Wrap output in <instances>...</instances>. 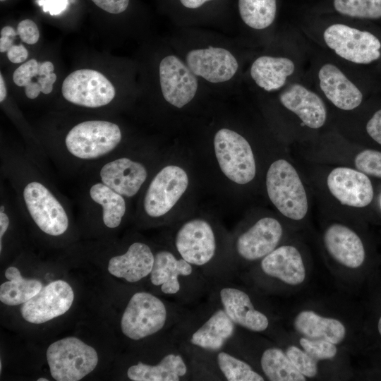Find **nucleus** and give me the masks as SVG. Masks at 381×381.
<instances>
[{
    "instance_id": "f257e3e1",
    "label": "nucleus",
    "mask_w": 381,
    "mask_h": 381,
    "mask_svg": "<svg viewBox=\"0 0 381 381\" xmlns=\"http://www.w3.org/2000/svg\"><path fill=\"white\" fill-rule=\"evenodd\" d=\"M1 176L17 207L44 234L60 237L71 226V207L49 178L47 167L22 148L1 147Z\"/></svg>"
},
{
    "instance_id": "f03ea898",
    "label": "nucleus",
    "mask_w": 381,
    "mask_h": 381,
    "mask_svg": "<svg viewBox=\"0 0 381 381\" xmlns=\"http://www.w3.org/2000/svg\"><path fill=\"white\" fill-rule=\"evenodd\" d=\"M123 133L113 121L89 119L70 127L62 137L41 143L47 159L64 174L81 175L121 149Z\"/></svg>"
},
{
    "instance_id": "7ed1b4c3",
    "label": "nucleus",
    "mask_w": 381,
    "mask_h": 381,
    "mask_svg": "<svg viewBox=\"0 0 381 381\" xmlns=\"http://www.w3.org/2000/svg\"><path fill=\"white\" fill-rule=\"evenodd\" d=\"M207 299L206 303L188 309L171 332L176 343L190 358L193 367L230 346L238 327L218 303Z\"/></svg>"
},
{
    "instance_id": "20e7f679",
    "label": "nucleus",
    "mask_w": 381,
    "mask_h": 381,
    "mask_svg": "<svg viewBox=\"0 0 381 381\" xmlns=\"http://www.w3.org/2000/svg\"><path fill=\"white\" fill-rule=\"evenodd\" d=\"M313 45L354 73L381 58V40L371 31L344 21L303 26L298 30Z\"/></svg>"
},
{
    "instance_id": "39448f33",
    "label": "nucleus",
    "mask_w": 381,
    "mask_h": 381,
    "mask_svg": "<svg viewBox=\"0 0 381 381\" xmlns=\"http://www.w3.org/2000/svg\"><path fill=\"white\" fill-rule=\"evenodd\" d=\"M309 54V44L302 34L298 30H286L277 51L260 54L252 61L250 78L258 89L275 95L306 75Z\"/></svg>"
},
{
    "instance_id": "423d86ee",
    "label": "nucleus",
    "mask_w": 381,
    "mask_h": 381,
    "mask_svg": "<svg viewBox=\"0 0 381 381\" xmlns=\"http://www.w3.org/2000/svg\"><path fill=\"white\" fill-rule=\"evenodd\" d=\"M174 250L211 284L231 280L234 261L221 256L218 235L210 222L196 218L183 223L173 238Z\"/></svg>"
},
{
    "instance_id": "0eeeda50",
    "label": "nucleus",
    "mask_w": 381,
    "mask_h": 381,
    "mask_svg": "<svg viewBox=\"0 0 381 381\" xmlns=\"http://www.w3.org/2000/svg\"><path fill=\"white\" fill-rule=\"evenodd\" d=\"M150 282L161 294L180 305L197 304L208 296L211 284L195 267L175 250L162 248L155 252Z\"/></svg>"
},
{
    "instance_id": "6e6552de",
    "label": "nucleus",
    "mask_w": 381,
    "mask_h": 381,
    "mask_svg": "<svg viewBox=\"0 0 381 381\" xmlns=\"http://www.w3.org/2000/svg\"><path fill=\"white\" fill-rule=\"evenodd\" d=\"M308 44L310 54L306 73L308 81L325 101L337 109L350 111L358 108L363 102V93L353 73L309 42Z\"/></svg>"
},
{
    "instance_id": "1a4fd4ad",
    "label": "nucleus",
    "mask_w": 381,
    "mask_h": 381,
    "mask_svg": "<svg viewBox=\"0 0 381 381\" xmlns=\"http://www.w3.org/2000/svg\"><path fill=\"white\" fill-rule=\"evenodd\" d=\"M188 308L174 301H164L155 294L138 291L132 295L122 314L121 329L128 339L138 341L170 329Z\"/></svg>"
},
{
    "instance_id": "9d476101",
    "label": "nucleus",
    "mask_w": 381,
    "mask_h": 381,
    "mask_svg": "<svg viewBox=\"0 0 381 381\" xmlns=\"http://www.w3.org/2000/svg\"><path fill=\"white\" fill-rule=\"evenodd\" d=\"M123 150L87 168L80 176L99 181L129 199L136 196L149 178L146 164Z\"/></svg>"
},
{
    "instance_id": "9b49d317",
    "label": "nucleus",
    "mask_w": 381,
    "mask_h": 381,
    "mask_svg": "<svg viewBox=\"0 0 381 381\" xmlns=\"http://www.w3.org/2000/svg\"><path fill=\"white\" fill-rule=\"evenodd\" d=\"M268 197L278 211L289 219L301 220L308 210V198L296 169L279 159L271 164L266 175Z\"/></svg>"
},
{
    "instance_id": "f8f14e48",
    "label": "nucleus",
    "mask_w": 381,
    "mask_h": 381,
    "mask_svg": "<svg viewBox=\"0 0 381 381\" xmlns=\"http://www.w3.org/2000/svg\"><path fill=\"white\" fill-rule=\"evenodd\" d=\"M78 194V208L87 219H95L105 229L119 227L128 212V198L99 181L83 178Z\"/></svg>"
},
{
    "instance_id": "ddd939ff",
    "label": "nucleus",
    "mask_w": 381,
    "mask_h": 381,
    "mask_svg": "<svg viewBox=\"0 0 381 381\" xmlns=\"http://www.w3.org/2000/svg\"><path fill=\"white\" fill-rule=\"evenodd\" d=\"M52 377L57 381H78L91 373L98 363L94 348L73 337L52 343L47 350Z\"/></svg>"
},
{
    "instance_id": "4468645a",
    "label": "nucleus",
    "mask_w": 381,
    "mask_h": 381,
    "mask_svg": "<svg viewBox=\"0 0 381 381\" xmlns=\"http://www.w3.org/2000/svg\"><path fill=\"white\" fill-rule=\"evenodd\" d=\"M213 143L219 168L229 180L244 185L255 178L254 155L248 141L242 135L223 128L215 133Z\"/></svg>"
},
{
    "instance_id": "2eb2a0df",
    "label": "nucleus",
    "mask_w": 381,
    "mask_h": 381,
    "mask_svg": "<svg viewBox=\"0 0 381 381\" xmlns=\"http://www.w3.org/2000/svg\"><path fill=\"white\" fill-rule=\"evenodd\" d=\"M189 183L187 173L176 165H167L150 179L141 201L143 214L157 219L167 214L186 192Z\"/></svg>"
},
{
    "instance_id": "dca6fc26",
    "label": "nucleus",
    "mask_w": 381,
    "mask_h": 381,
    "mask_svg": "<svg viewBox=\"0 0 381 381\" xmlns=\"http://www.w3.org/2000/svg\"><path fill=\"white\" fill-rule=\"evenodd\" d=\"M280 106L310 129L322 128L327 120L325 99L308 81L306 75L274 95Z\"/></svg>"
},
{
    "instance_id": "f3484780",
    "label": "nucleus",
    "mask_w": 381,
    "mask_h": 381,
    "mask_svg": "<svg viewBox=\"0 0 381 381\" xmlns=\"http://www.w3.org/2000/svg\"><path fill=\"white\" fill-rule=\"evenodd\" d=\"M207 297L218 303L237 327L263 332L270 326L268 317L255 307L249 294L231 280L213 284Z\"/></svg>"
},
{
    "instance_id": "a211bd4d",
    "label": "nucleus",
    "mask_w": 381,
    "mask_h": 381,
    "mask_svg": "<svg viewBox=\"0 0 381 381\" xmlns=\"http://www.w3.org/2000/svg\"><path fill=\"white\" fill-rule=\"evenodd\" d=\"M61 93L73 104L96 109L109 104L114 99L116 91L112 83L100 72L80 69L65 78Z\"/></svg>"
},
{
    "instance_id": "6ab92c4d",
    "label": "nucleus",
    "mask_w": 381,
    "mask_h": 381,
    "mask_svg": "<svg viewBox=\"0 0 381 381\" xmlns=\"http://www.w3.org/2000/svg\"><path fill=\"white\" fill-rule=\"evenodd\" d=\"M159 85L164 100L181 109L189 104L198 89V77L175 54L164 56L159 65Z\"/></svg>"
},
{
    "instance_id": "aec40b11",
    "label": "nucleus",
    "mask_w": 381,
    "mask_h": 381,
    "mask_svg": "<svg viewBox=\"0 0 381 381\" xmlns=\"http://www.w3.org/2000/svg\"><path fill=\"white\" fill-rule=\"evenodd\" d=\"M184 61L198 78L211 83L232 80L240 66L237 58L229 49L214 46L189 50Z\"/></svg>"
},
{
    "instance_id": "412c9836",
    "label": "nucleus",
    "mask_w": 381,
    "mask_h": 381,
    "mask_svg": "<svg viewBox=\"0 0 381 381\" xmlns=\"http://www.w3.org/2000/svg\"><path fill=\"white\" fill-rule=\"evenodd\" d=\"M196 380L264 381L265 377L229 346L194 366Z\"/></svg>"
},
{
    "instance_id": "4be33fe9",
    "label": "nucleus",
    "mask_w": 381,
    "mask_h": 381,
    "mask_svg": "<svg viewBox=\"0 0 381 381\" xmlns=\"http://www.w3.org/2000/svg\"><path fill=\"white\" fill-rule=\"evenodd\" d=\"M74 299L71 286L65 281L49 283L23 303L20 313L28 322L41 324L66 313Z\"/></svg>"
},
{
    "instance_id": "5701e85b",
    "label": "nucleus",
    "mask_w": 381,
    "mask_h": 381,
    "mask_svg": "<svg viewBox=\"0 0 381 381\" xmlns=\"http://www.w3.org/2000/svg\"><path fill=\"white\" fill-rule=\"evenodd\" d=\"M282 234L283 228L277 219L262 217L236 238L234 255L246 262L261 260L277 247Z\"/></svg>"
},
{
    "instance_id": "b1692460",
    "label": "nucleus",
    "mask_w": 381,
    "mask_h": 381,
    "mask_svg": "<svg viewBox=\"0 0 381 381\" xmlns=\"http://www.w3.org/2000/svg\"><path fill=\"white\" fill-rule=\"evenodd\" d=\"M330 193L341 204L353 207L368 205L373 198V188L368 176L349 167H336L327 176Z\"/></svg>"
},
{
    "instance_id": "393cba45",
    "label": "nucleus",
    "mask_w": 381,
    "mask_h": 381,
    "mask_svg": "<svg viewBox=\"0 0 381 381\" xmlns=\"http://www.w3.org/2000/svg\"><path fill=\"white\" fill-rule=\"evenodd\" d=\"M155 260V252L147 243L136 241L124 253L111 257L108 263L109 273L127 282L136 283L150 276Z\"/></svg>"
},
{
    "instance_id": "a878e982",
    "label": "nucleus",
    "mask_w": 381,
    "mask_h": 381,
    "mask_svg": "<svg viewBox=\"0 0 381 381\" xmlns=\"http://www.w3.org/2000/svg\"><path fill=\"white\" fill-rule=\"evenodd\" d=\"M323 240L329 254L339 264L355 269L363 263L365 253L362 241L346 226L331 224L325 230Z\"/></svg>"
},
{
    "instance_id": "bb28decb",
    "label": "nucleus",
    "mask_w": 381,
    "mask_h": 381,
    "mask_svg": "<svg viewBox=\"0 0 381 381\" xmlns=\"http://www.w3.org/2000/svg\"><path fill=\"white\" fill-rule=\"evenodd\" d=\"M260 267L265 276L289 285H298L306 278L302 256L292 246L277 247L261 259Z\"/></svg>"
},
{
    "instance_id": "cd10ccee",
    "label": "nucleus",
    "mask_w": 381,
    "mask_h": 381,
    "mask_svg": "<svg viewBox=\"0 0 381 381\" xmlns=\"http://www.w3.org/2000/svg\"><path fill=\"white\" fill-rule=\"evenodd\" d=\"M54 65L46 61L38 62L32 59L20 65L13 73L14 83L25 87V93L28 99H36L40 92L49 94L56 80L54 73Z\"/></svg>"
},
{
    "instance_id": "c85d7f7f",
    "label": "nucleus",
    "mask_w": 381,
    "mask_h": 381,
    "mask_svg": "<svg viewBox=\"0 0 381 381\" xmlns=\"http://www.w3.org/2000/svg\"><path fill=\"white\" fill-rule=\"evenodd\" d=\"M295 329L308 339H325L334 344L345 338L346 328L339 320L324 318L312 310H303L294 319Z\"/></svg>"
},
{
    "instance_id": "c756f323",
    "label": "nucleus",
    "mask_w": 381,
    "mask_h": 381,
    "mask_svg": "<svg viewBox=\"0 0 381 381\" xmlns=\"http://www.w3.org/2000/svg\"><path fill=\"white\" fill-rule=\"evenodd\" d=\"M7 282L1 284L0 301L8 306L23 304L35 296L42 288L35 279L23 278L19 270L11 266L5 271Z\"/></svg>"
},
{
    "instance_id": "7c9ffc66",
    "label": "nucleus",
    "mask_w": 381,
    "mask_h": 381,
    "mask_svg": "<svg viewBox=\"0 0 381 381\" xmlns=\"http://www.w3.org/2000/svg\"><path fill=\"white\" fill-rule=\"evenodd\" d=\"M238 8L241 20L253 31H267L276 20L277 0H238Z\"/></svg>"
},
{
    "instance_id": "2f4dec72",
    "label": "nucleus",
    "mask_w": 381,
    "mask_h": 381,
    "mask_svg": "<svg viewBox=\"0 0 381 381\" xmlns=\"http://www.w3.org/2000/svg\"><path fill=\"white\" fill-rule=\"evenodd\" d=\"M261 370L270 381H305L306 377L293 365L286 352L277 347L265 349L260 358Z\"/></svg>"
},
{
    "instance_id": "473e14b6",
    "label": "nucleus",
    "mask_w": 381,
    "mask_h": 381,
    "mask_svg": "<svg viewBox=\"0 0 381 381\" xmlns=\"http://www.w3.org/2000/svg\"><path fill=\"white\" fill-rule=\"evenodd\" d=\"M332 4L338 14L348 18H381V0H332Z\"/></svg>"
},
{
    "instance_id": "72a5a7b5",
    "label": "nucleus",
    "mask_w": 381,
    "mask_h": 381,
    "mask_svg": "<svg viewBox=\"0 0 381 381\" xmlns=\"http://www.w3.org/2000/svg\"><path fill=\"white\" fill-rule=\"evenodd\" d=\"M303 349L318 362L334 358L337 349L334 344L325 340L302 337L299 340Z\"/></svg>"
},
{
    "instance_id": "f704fd0d",
    "label": "nucleus",
    "mask_w": 381,
    "mask_h": 381,
    "mask_svg": "<svg viewBox=\"0 0 381 381\" xmlns=\"http://www.w3.org/2000/svg\"><path fill=\"white\" fill-rule=\"evenodd\" d=\"M286 353L296 368L305 377H314L318 373V361L304 350L296 346H290Z\"/></svg>"
},
{
    "instance_id": "c9c22d12",
    "label": "nucleus",
    "mask_w": 381,
    "mask_h": 381,
    "mask_svg": "<svg viewBox=\"0 0 381 381\" xmlns=\"http://www.w3.org/2000/svg\"><path fill=\"white\" fill-rule=\"evenodd\" d=\"M354 164L358 170L366 175L381 179V152L365 150L355 157Z\"/></svg>"
},
{
    "instance_id": "e433bc0d",
    "label": "nucleus",
    "mask_w": 381,
    "mask_h": 381,
    "mask_svg": "<svg viewBox=\"0 0 381 381\" xmlns=\"http://www.w3.org/2000/svg\"><path fill=\"white\" fill-rule=\"evenodd\" d=\"M17 33L20 40L28 44L37 43L40 38L37 25L30 19H25L19 23Z\"/></svg>"
},
{
    "instance_id": "4c0bfd02",
    "label": "nucleus",
    "mask_w": 381,
    "mask_h": 381,
    "mask_svg": "<svg viewBox=\"0 0 381 381\" xmlns=\"http://www.w3.org/2000/svg\"><path fill=\"white\" fill-rule=\"evenodd\" d=\"M102 10L113 14H119L126 10L129 0H91Z\"/></svg>"
},
{
    "instance_id": "58836bf2",
    "label": "nucleus",
    "mask_w": 381,
    "mask_h": 381,
    "mask_svg": "<svg viewBox=\"0 0 381 381\" xmlns=\"http://www.w3.org/2000/svg\"><path fill=\"white\" fill-rule=\"evenodd\" d=\"M365 130L371 138L381 145V109L376 111L368 121Z\"/></svg>"
},
{
    "instance_id": "ea45409f",
    "label": "nucleus",
    "mask_w": 381,
    "mask_h": 381,
    "mask_svg": "<svg viewBox=\"0 0 381 381\" xmlns=\"http://www.w3.org/2000/svg\"><path fill=\"white\" fill-rule=\"evenodd\" d=\"M37 4L42 7L44 12H49L50 15H58L67 7L68 0H38Z\"/></svg>"
},
{
    "instance_id": "a19ab883",
    "label": "nucleus",
    "mask_w": 381,
    "mask_h": 381,
    "mask_svg": "<svg viewBox=\"0 0 381 381\" xmlns=\"http://www.w3.org/2000/svg\"><path fill=\"white\" fill-rule=\"evenodd\" d=\"M17 35V32L11 26L7 25L1 29L0 37V52L1 53L7 52L9 48L13 45Z\"/></svg>"
},
{
    "instance_id": "79ce46f5",
    "label": "nucleus",
    "mask_w": 381,
    "mask_h": 381,
    "mask_svg": "<svg viewBox=\"0 0 381 381\" xmlns=\"http://www.w3.org/2000/svg\"><path fill=\"white\" fill-rule=\"evenodd\" d=\"M28 56V50L23 44H13L7 51L8 60L14 64H19L25 61Z\"/></svg>"
},
{
    "instance_id": "37998d69",
    "label": "nucleus",
    "mask_w": 381,
    "mask_h": 381,
    "mask_svg": "<svg viewBox=\"0 0 381 381\" xmlns=\"http://www.w3.org/2000/svg\"><path fill=\"white\" fill-rule=\"evenodd\" d=\"M179 1L184 7L187 8H190V9H195L202 6L203 4H205L207 1H212V0H179Z\"/></svg>"
},
{
    "instance_id": "c03bdc74",
    "label": "nucleus",
    "mask_w": 381,
    "mask_h": 381,
    "mask_svg": "<svg viewBox=\"0 0 381 381\" xmlns=\"http://www.w3.org/2000/svg\"><path fill=\"white\" fill-rule=\"evenodd\" d=\"M7 97V90L5 85V83L2 76V74H0V102L2 103Z\"/></svg>"
},
{
    "instance_id": "a18cd8bd",
    "label": "nucleus",
    "mask_w": 381,
    "mask_h": 381,
    "mask_svg": "<svg viewBox=\"0 0 381 381\" xmlns=\"http://www.w3.org/2000/svg\"><path fill=\"white\" fill-rule=\"evenodd\" d=\"M377 329H378L380 334L381 335V317L380 318L378 323H377Z\"/></svg>"
},
{
    "instance_id": "49530a36",
    "label": "nucleus",
    "mask_w": 381,
    "mask_h": 381,
    "mask_svg": "<svg viewBox=\"0 0 381 381\" xmlns=\"http://www.w3.org/2000/svg\"><path fill=\"white\" fill-rule=\"evenodd\" d=\"M38 381H48L49 380L44 377H40L37 380Z\"/></svg>"
},
{
    "instance_id": "de8ad7c7",
    "label": "nucleus",
    "mask_w": 381,
    "mask_h": 381,
    "mask_svg": "<svg viewBox=\"0 0 381 381\" xmlns=\"http://www.w3.org/2000/svg\"><path fill=\"white\" fill-rule=\"evenodd\" d=\"M0 1L2 2V1H6V0H0Z\"/></svg>"
}]
</instances>
